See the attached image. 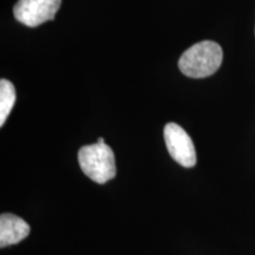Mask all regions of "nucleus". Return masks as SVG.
<instances>
[{
	"instance_id": "1",
	"label": "nucleus",
	"mask_w": 255,
	"mask_h": 255,
	"mask_svg": "<svg viewBox=\"0 0 255 255\" xmlns=\"http://www.w3.org/2000/svg\"><path fill=\"white\" fill-rule=\"evenodd\" d=\"M221 46L212 40H203L190 46L178 60V68L190 78H205L214 75L222 64Z\"/></svg>"
},
{
	"instance_id": "4",
	"label": "nucleus",
	"mask_w": 255,
	"mask_h": 255,
	"mask_svg": "<svg viewBox=\"0 0 255 255\" xmlns=\"http://www.w3.org/2000/svg\"><path fill=\"white\" fill-rule=\"evenodd\" d=\"M164 141L168 151L178 164L184 168H193L196 164V151L193 139L186 130L176 123H168L164 127Z\"/></svg>"
},
{
	"instance_id": "5",
	"label": "nucleus",
	"mask_w": 255,
	"mask_h": 255,
	"mask_svg": "<svg viewBox=\"0 0 255 255\" xmlns=\"http://www.w3.org/2000/svg\"><path fill=\"white\" fill-rule=\"evenodd\" d=\"M30 234V226L26 221L13 214L0 216V247L19 244Z\"/></svg>"
},
{
	"instance_id": "3",
	"label": "nucleus",
	"mask_w": 255,
	"mask_h": 255,
	"mask_svg": "<svg viewBox=\"0 0 255 255\" xmlns=\"http://www.w3.org/2000/svg\"><path fill=\"white\" fill-rule=\"evenodd\" d=\"M62 0H19L13 7L14 18L28 27H37L53 20Z\"/></svg>"
},
{
	"instance_id": "2",
	"label": "nucleus",
	"mask_w": 255,
	"mask_h": 255,
	"mask_svg": "<svg viewBox=\"0 0 255 255\" xmlns=\"http://www.w3.org/2000/svg\"><path fill=\"white\" fill-rule=\"evenodd\" d=\"M78 163L83 173L100 184L116 176L114 151L103 138H98L95 144L82 146L78 151Z\"/></svg>"
},
{
	"instance_id": "6",
	"label": "nucleus",
	"mask_w": 255,
	"mask_h": 255,
	"mask_svg": "<svg viewBox=\"0 0 255 255\" xmlns=\"http://www.w3.org/2000/svg\"><path fill=\"white\" fill-rule=\"evenodd\" d=\"M15 103V89L11 82L2 78L0 81V127L7 120Z\"/></svg>"
}]
</instances>
